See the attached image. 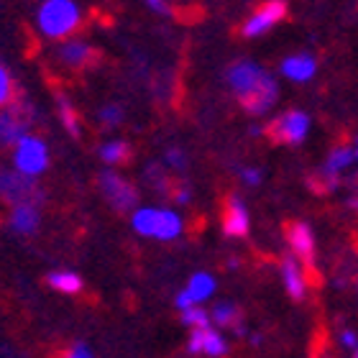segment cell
<instances>
[{
    "label": "cell",
    "mask_w": 358,
    "mask_h": 358,
    "mask_svg": "<svg viewBox=\"0 0 358 358\" xmlns=\"http://www.w3.org/2000/svg\"><path fill=\"white\" fill-rule=\"evenodd\" d=\"M310 131V118L302 110H287L284 115H276L266 128V136L274 143H284V146H297L307 138Z\"/></svg>",
    "instance_id": "277c9868"
},
{
    "label": "cell",
    "mask_w": 358,
    "mask_h": 358,
    "mask_svg": "<svg viewBox=\"0 0 358 358\" xmlns=\"http://www.w3.org/2000/svg\"><path fill=\"white\" fill-rule=\"evenodd\" d=\"M97 185H100V192L108 202H110L113 210L118 213H136V205H138V192L136 187L128 182L126 177H120L115 172H103L97 177Z\"/></svg>",
    "instance_id": "5b68a950"
},
{
    "label": "cell",
    "mask_w": 358,
    "mask_h": 358,
    "mask_svg": "<svg viewBox=\"0 0 358 358\" xmlns=\"http://www.w3.org/2000/svg\"><path fill=\"white\" fill-rule=\"evenodd\" d=\"M172 200L174 202H179V205H187V202L192 200V194H189V187L187 185H182V187H174V192H172Z\"/></svg>",
    "instance_id": "f546056e"
},
{
    "label": "cell",
    "mask_w": 358,
    "mask_h": 358,
    "mask_svg": "<svg viewBox=\"0 0 358 358\" xmlns=\"http://www.w3.org/2000/svg\"><path fill=\"white\" fill-rule=\"evenodd\" d=\"M353 358H358V348H356V356H353Z\"/></svg>",
    "instance_id": "d590c367"
},
{
    "label": "cell",
    "mask_w": 358,
    "mask_h": 358,
    "mask_svg": "<svg viewBox=\"0 0 358 358\" xmlns=\"http://www.w3.org/2000/svg\"><path fill=\"white\" fill-rule=\"evenodd\" d=\"M348 205H351V208L358 213V194H356V197H351V200H348Z\"/></svg>",
    "instance_id": "836d02e7"
},
{
    "label": "cell",
    "mask_w": 358,
    "mask_h": 358,
    "mask_svg": "<svg viewBox=\"0 0 358 358\" xmlns=\"http://www.w3.org/2000/svg\"><path fill=\"white\" fill-rule=\"evenodd\" d=\"M100 159L110 166L126 164L128 159H131V146L126 141H108L100 146Z\"/></svg>",
    "instance_id": "7402d4cb"
},
{
    "label": "cell",
    "mask_w": 358,
    "mask_h": 358,
    "mask_svg": "<svg viewBox=\"0 0 358 358\" xmlns=\"http://www.w3.org/2000/svg\"><path fill=\"white\" fill-rule=\"evenodd\" d=\"M177 307H179V313H187V310H192V307H197V302H194L189 294H187V289L185 292H179L177 294Z\"/></svg>",
    "instance_id": "4dcf8cb0"
},
{
    "label": "cell",
    "mask_w": 358,
    "mask_h": 358,
    "mask_svg": "<svg viewBox=\"0 0 358 358\" xmlns=\"http://www.w3.org/2000/svg\"><path fill=\"white\" fill-rule=\"evenodd\" d=\"M149 8H151V10H157V13H172V10H169V6H166V3H154V0H151Z\"/></svg>",
    "instance_id": "d6a6232c"
},
{
    "label": "cell",
    "mask_w": 358,
    "mask_h": 358,
    "mask_svg": "<svg viewBox=\"0 0 358 358\" xmlns=\"http://www.w3.org/2000/svg\"><path fill=\"white\" fill-rule=\"evenodd\" d=\"M282 284L292 299L305 297V292H307L305 268H302V264H299L294 256H284L282 259Z\"/></svg>",
    "instance_id": "9a60e30c"
},
{
    "label": "cell",
    "mask_w": 358,
    "mask_h": 358,
    "mask_svg": "<svg viewBox=\"0 0 358 358\" xmlns=\"http://www.w3.org/2000/svg\"><path fill=\"white\" fill-rule=\"evenodd\" d=\"M46 284L52 289L62 292V294H77V292L83 289V279L75 271H52V274L46 276Z\"/></svg>",
    "instance_id": "ffe728a7"
},
{
    "label": "cell",
    "mask_w": 358,
    "mask_h": 358,
    "mask_svg": "<svg viewBox=\"0 0 358 358\" xmlns=\"http://www.w3.org/2000/svg\"><path fill=\"white\" fill-rule=\"evenodd\" d=\"M131 223L134 231L146 238L172 241L182 233V217L166 208H138Z\"/></svg>",
    "instance_id": "7a4b0ae2"
},
{
    "label": "cell",
    "mask_w": 358,
    "mask_h": 358,
    "mask_svg": "<svg viewBox=\"0 0 358 358\" xmlns=\"http://www.w3.org/2000/svg\"><path fill=\"white\" fill-rule=\"evenodd\" d=\"M274 103H276V83L271 75H264L262 83L256 85L246 97H241V105H243L251 115H264Z\"/></svg>",
    "instance_id": "4fadbf2b"
},
{
    "label": "cell",
    "mask_w": 358,
    "mask_h": 358,
    "mask_svg": "<svg viewBox=\"0 0 358 358\" xmlns=\"http://www.w3.org/2000/svg\"><path fill=\"white\" fill-rule=\"evenodd\" d=\"M187 294L200 305L202 299H210L215 294V279L208 271H197V274H192L189 284H187Z\"/></svg>",
    "instance_id": "d6986e66"
},
{
    "label": "cell",
    "mask_w": 358,
    "mask_h": 358,
    "mask_svg": "<svg viewBox=\"0 0 358 358\" xmlns=\"http://www.w3.org/2000/svg\"><path fill=\"white\" fill-rule=\"evenodd\" d=\"M210 320H215L220 328H236L241 333V310L231 302H220V305L213 307Z\"/></svg>",
    "instance_id": "44dd1931"
},
{
    "label": "cell",
    "mask_w": 358,
    "mask_h": 358,
    "mask_svg": "<svg viewBox=\"0 0 358 358\" xmlns=\"http://www.w3.org/2000/svg\"><path fill=\"white\" fill-rule=\"evenodd\" d=\"M341 343H343L345 348H353V351H356V348H358L356 333H353V330H343V333H341Z\"/></svg>",
    "instance_id": "1f68e13d"
},
{
    "label": "cell",
    "mask_w": 358,
    "mask_h": 358,
    "mask_svg": "<svg viewBox=\"0 0 358 358\" xmlns=\"http://www.w3.org/2000/svg\"><path fill=\"white\" fill-rule=\"evenodd\" d=\"M287 241H289L292 251H294V259H302V262H313L315 259V238L313 231L307 223H289L287 225Z\"/></svg>",
    "instance_id": "5bb4252c"
},
{
    "label": "cell",
    "mask_w": 358,
    "mask_h": 358,
    "mask_svg": "<svg viewBox=\"0 0 358 358\" xmlns=\"http://www.w3.org/2000/svg\"><path fill=\"white\" fill-rule=\"evenodd\" d=\"M284 15H287V3H279V0H274V3H264L259 10H254V13L248 15V21L243 23L241 34H243L246 38L262 36V34H266L268 29H274Z\"/></svg>",
    "instance_id": "ba28073f"
},
{
    "label": "cell",
    "mask_w": 358,
    "mask_h": 358,
    "mask_svg": "<svg viewBox=\"0 0 358 358\" xmlns=\"http://www.w3.org/2000/svg\"><path fill=\"white\" fill-rule=\"evenodd\" d=\"M182 322H185L187 328H210V313H205L200 305L192 307V310H187V313H182Z\"/></svg>",
    "instance_id": "cb8c5ba5"
},
{
    "label": "cell",
    "mask_w": 358,
    "mask_h": 358,
    "mask_svg": "<svg viewBox=\"0 0 358 358\" xmlns=\"http://www.w3.org/2000/svg\"><path fill=\"white\" fill-rule=\"evenodd\" d=\"M123 120V110H120V105H105L103 110H100V123L108 128H115Z\"/></svg>",
    "instance_id": "484cf974"
},
{
    "label": "cell",
    "mask_w": 358,
    "mask_h": 358,
    "mask_svg": "<svg viewBox=\"0 0 358 358\" xmlns=\"http://www.w3.org/2000/svg\"><path fill=\"white\" fill-rule=\"evenodd\" d=\"M26 131H29V118L23 108L10 105L0 113V146H15L21 138L29 136Z\"/></svg>",
    "instance_id": "9c48e42d"
},
{
    "label": "cell",
    "mask_w": 358,
    "mask_h": 358,
    "mask_svg": "<svg viewBox=\"0 0 358 358\" xmlns=\"http://www.w3.org/2000/svg\"><path fill=\"white\" fill-rule=\"evenodd\" d=\"M41 225V215H38V208L34 205H18L10 213V231L21 233V236H34Z\"/></svg>",
    "instance_id": "ac0fdd59"
},
{
    "label": "cell",
    "mask_w": 358,
    "mask_h": 358,
    "mask_svg": "<svg viewBox=\"0 0 358 358\" xmlns=\"http://www.w3.org/2000/svg\"><path fill=\"white\" fill-rule=\"evenodd\" d=\"M351 164H353L351 146H336V149L328 154L325 164L320 166V172H317V177H320L317 192L328 194V192H333V189H338V185H341V172H345Z\"/></svg>",
    "instance_id": "52a82bcc"
},
{
    "label": "cell",
    "mask_w": 358,
    "mask_h": 358,
    "mask_svg": "<svg viewBox=\"0 0 358 358\" xmlns=\"http://www.w3.org/2000/svg\"><path fill=\"white\" fill-rule=\"evenodd\" d=\"M317 72V62L310 54H294L282 62V75L289 77L292 83H307Z\"/></svg>",
    "instance_id": "e0dca14e"
},
{
    "label": "cell",
    "mask_w": 358,
    "mask_h": 358,
    "mask_svg": "<svg viewBox=\"0 0 358 358\" xmlns=\"http://www.w3.org/2000/svg\"><path fill=\"white\" fill-rule=\"evenodd\" d=\"M57 105H59V118H62V123H64V128L69 131V136H80V118H77V110H75V105L69 103L67 97L64 95H57Z\"/></svg>",
    "instance_id": "603a6c76"
},
{
    "label": "cell",
    "mask_w": 358,
    "mask_h": 358,
    "mask_svg": "<svg viewBox=\"0 0 358 358\" xmlns=\"http://www.w3.org/2000/svg\"><path fill=\"white\" fill-rule=\"evenodd\" d=\"M164 162L172 169H185V164H187V159H185V151H179V149H169L164 154Z\"/></svg>",
    "instance_id": "4316f807"
},
{
    "label": "cell",
    "mask_w": 358,
    "mask_h": 358,
    "mask_svg": "<svg viewBox=\"0 0 358 358\" xmlns=\"http://www.w3.org/2000/svg\"><path fill=\"white\" fill-rule=\"evenodd\" d=\"M13 100V80L8 75V69L0 64V108Z\"/></svg>",
    "instance_id": "d4e9b609"
},
{
    "label": "cell",
    "mask_w": 358,
    "mask_h": 358,
    "mask_svg": "<svg viewBox=\"0 0 358 358\" xmlns=\"http://www.w3.org/2000/svg\"><path fill=\"white\" fill-rule=\"evenodd\" d=\"M38 29L49 38H64L72 31H77L83 13L80 6L72 0H46L44 6L38 8Z\"/></svg>",
    "instance_id": "6da1fadb"
},
{
    "label": "cell",
    "mask_w": 358,
    "mask_h": 358,
    "mask_svg": "<svg viewBox=\"0 0 358 358\" xmlns=\"http://www.w3.org/2000/svg\"><path fill=\"white\" fill-rule=\"evenodd\" d=\"M353 159L358 162V141H356V149H353Z\"/></svg>",
    "instance_id": "e575fe53"
},
{
    "label": "cell",
    "mask_w": 358,
    "mask_h": 358,
    "mask_svg": "<svg viewBox=\"0 0 358 358\" xmlns=\"http://www.w3.org/2000/svg\"><path fill=\"white\" fill-rule=\"evenodd\" d=\"M0 197L10 202L13 208H18V205L38 208V202L44 200L41 187L34 179L21 172H8V169H0Z\"/></svg>",
    "instance_id": "3957f363"
},
{
    "label": "cell",
    "mask_w": 358,
    "mask_h": 358,
    "mask_svg": "<svg viewBox=\"0 0 358 358\" xmlns=\"http://www.w3.org/2000/svg\"><path fill=\"white\" fill-rule=\"evenodd\" d=\"M64 358H95V356H92V351H90L85 343H75L67 351V356H64Z\"/></svg>",
    "instance_id": "f1b7e54d"
},
{
    "label": "cell",
    "mask_w": 358,
    "mask_h": 358,
    "mask_svg": "<svg viewBox=\"0 0 358 358\" xmlns=\"http://www.w3.org/2000/svg\"><path fill=\"white\" fill-rule=\"evenodd\" d=\"M187 351L189 353H205L210 358H220L228 353V343L225 338L213 328H197L192 330V336L187 341Z\"/></svg>",
    "instance_id": "7c38bea8"
},
{
    "label": "cell",
    "mask_w": 358,
    "mask_h": 358,
    "mask_svg": "<svg viewBox=\"0 0 358 358\" xmlns=\"http://www.w3.org/2000/svg\"><path fill=\"white\" fill-rule=\"evenodd\" d=\"M248 228H251V220H248L246 205L241 202V197L231 194V197L225 200V208H223L225 236H231V238H243V236H248Z\"/></svg>",
    "instance_id": "8fae6325"
},
{
    "label": "cell",
    "mask_w": 358,
    "mask_h": 358,
    "mask_svg": "<svg viewBox=\"0 0 358 358\" xmlns=\"http://www.w3.org/2000/svg\"><path fill=\"white\" fill-rule=\"evenodd\" d=\"M57 57H59L62 64H67L72 69H83L90 67L95 62V49L87 46L85 41H67L57 49Z\"/></svg>",
    "instance_id": "2e32d148"
},
{
    "label": "cell",
    "mask_w": 358,
    "mask_h": 358,
    "mask_svg": "<svg viewBox=\"0 0 358 358\" xmlns=\"http://www.w3.org/2000/svg\"><path fill=\"white\" fill-rule=\"evenodd\" d=\"M241 179H243L248 187H256V185H262L264 174L259 172V169H243V172H241Z\"/></svg>",
    "instance_id": "83f0119b"
},
{
    "label": "cell",
    "mask_w": 358,
    "mask_h": 358,
    "mask_svg": "<svg viewBox=\"0 0 358 358\" xmlns=\"http://www.w3.org/2000/svg\"><path fill=\"white\" fill-rule=\"evenodd\" d=\"M13 162L18 172L34 179L36 174H41L49 166V149H46V143L41 138L26 136V138H21V141L15 143Z\"/></svg>",
    "instance_id": "8992f818"
},
{
    "label": "cell",
    "mask_w": 358,
    "mask_h": 358,
    "mask_svg": "<svg viewBox=\"0 0 358 358\" xmlns=\"http://www.w3.org/2000/svg\"><path fill=\"white\" fill-rule=\"evenodd\" d=\"M264 75L266 72L259 64H254V62H236L228 69V83H231V87L236 90V95L241 100V97H246L256 85L262 83Z\"/></svg>",
    "instance_id": "30bf717a"
}]
</instances>
